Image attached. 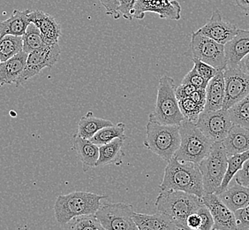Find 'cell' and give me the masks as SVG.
Segmentation results:
<instances>
[{
	"label": "cell",
	"mask_w": 249,
	"mask_h": 230,
	"mask_svg": "<svg viewBox=\"0 0 249 230\" xmlns=\"http://www.w3.org/2000/svg\"><path fill=\"white\" fill-rule=\"evenodd\" d=\"M133 217L139 230H186L179 228L169 217L160 212L156 214H144L134 211Z\"/></svg>",
	"instance_id": "ffe728a7"
},
{
	"label": "cell",
	"mask_w": 249,
	"mask_h": 230,
	"mask_svg": "<svg viewBox=\"0 0 249 230\" xmlns=\"http://www.w3.org/2000/svg\"><path fill=\"white\" fill-rule=\"evenodd\" d=\"M189 97L198 106L204 108L206 104V89H196Z\"/></svg>",
	"instance_id": "b9f144b4"
},
{
	"label": "cell",
	"mask_w": 249,
	"mask_h": 230,
	"mask_svg": "<svg viewBox=\"0 0 249 230\" xmlns=\"http://www.w3.org/2000/svg\"><path fill=\"white\" fill-rule=\"evenodd\" d=\"M119 3V12L124 19L132 20V12L134 9L136 0H118Z\"/></svg>",
	"instance_id": "74e56055"
},
{
	"label": "cell",
	"mask_w": 249,
	"mask_h": 230,
	"mask_svg": "<svg viewBox=\"0 0 249 230\" xmlns=\"http://www.w3.org/2000/svg\"></svg>",
	"instance_id": "bcb514c9"
},
{
	"label": "cell",
	"mask_w": 249,
	"mask_h": 230,
	"mask_svg": "<svg viewBox=\"0 0 249 230\" xmlns=\"http://www.w3.org/2000/svg\"><path fill=\"white\" fill-rule=\"evenodd\" d=\"M184 120L175 95L174 80L163 76L159 79L156 106L149 115V120L160 124L179 126Z\"/></svg>",
	"instance_id": "5b68a950"
},
{
	"label": "cell",
	"mask_w": 249,
	"mask_h": 230,
	"mask_svg": "<svg viewBox=\"0 0 249 230\" xmlns=\"http://www.w3.org/2000/svg\"><path fill=\"white\" fill-rule=\"evenodd\" d=\"M249 53V30L238 29L234 38L225 44L226 67H237Z\"/></svg>",
	"instance_id": "e0dca14e"
},
{
	"label": "cell",
	"mask_w": 249,
	"mask_h": 230,
	"mask_svg": "<svg viewBox=\"0 0 249 230\" xmlns=\"http://www.w3.org/2000/svg\"><path fill=\"white\" fill-rule=\"evenodd\" d=\"M180 144L179 126L163 125L149 120L143 145L164 161L174 158Z\"/></svg>",
	"instance_id": "277c9868"
},
{
	"label": "cell",
	"mask_w": 249,
	"mask_h": 230,
	"mask_svg": "<svg viewBox=\"0 0 249 230\" xmlns=\"http://www.w3.org/2000/svg\"><path fill=\"white\" fill-rule=\"evenodd\" d=\"M111 125L113 124L110 120L101 119L94 116L92 112H89L81 118L76 135L84 139H91L99 130Z\"/></svg>",
	"instance_id": "484cf974"
},
{
	"label": "cell",
	"mask_w": 249,
	"mask_h": 230,
	"mask_svg": "<svg viewBox=\"0 0 249 230\" xmlns=\"http://www.w3.org/2000/svg\"><path fill=\"white\" fill-rule=\"evenodd\" d=\"M124 140L116 138L108 144L99 146V157L96 161V167H105L110 164H120L124 156L122 151Z\"/></svg>",
	"instance_id": "d4e9b609"
},
{
	"label": "cell",
	"mask_w": 249,
	"mask_h": 230,
	"mask_svg": "<svg viewBox=\"0 0 249 230\" xmlns=\"http://www.w3.org/2000/svg\"><path fill=\"white\" fill-rule=\"evenodd\" d=\"M208 81H206L196 72V70L193 67L191 71L187 73V75L183 78L181 83H188L196 89H206L208 85Z\"/></svg>",
	"instance_id": "e575fe53"
},
{
	"label": "cell",
	"mask_w": 249,
	"mask_h": 230,
	"mask_svg": "<svg viewBox=\"0 0 249 230\" xmlns=\"http://www.w3.org/2000/svg\"><path fill=\"white\" fill-rule=\"evenodd\" d=\"M178 102L179 110L181 112L184 119L194 123H196L199 115L204 111V108L198 106L196 103L192 100L190 97L179 99Z\"/></svg>",
	"instance_id": "d6a6232c"
},
{
	"label": "cell",
	"mask_w": 249,
	"mask_h": 230,
	"mask_svg": "<svg viewBox=\"0 0 249 230\" xmlns=\"http://www.w3.org/2000/svg\"><path fill=\"white\" fill-rule=\"evenodd\" d=\"M225 99L224 70H218L216 76L208 82L206 88V104L204 111L220 110Z\"/></svg>",
	"instance_id": "d6986e66"
},
{
	"label": "cell",
	"mask_w": 249,
	"mask_h": 230,
	"mask_svg": "<svg viewBox=\"0 0 249 230\" xmlns=\"http://www.w3.org/2000/svg\"><path fill=\"white\" fill-rule=\"evenodd\" d=\"M197 128L213 144L222 143L232 127L227 110L203 111L197 120Z\"/></svg>",
	"instance_id": "30bf717a"
},
{
	"label": "cell",
	"mask_w": 249,
	"mask_h": 230,
	"mask_svg": "<svg viewBox=\"0 0 249 230\" xmlns=\"http://www.w3.org/2000/svg\"><path fill=\"white\" fill-rule=\"evenodd\" d=\"M192 60L194 62V68L202 78H204L208 82L211 81V79L216 76V73L218 72V70L215 67H212L207 63L202 62L197 58H192Z\"/></svg>",
	"instance_id": "836d02e7"
},
{
	"label": "cell",
	"mask_w": 249,
	"mask_h": 230,
	"mask_svg": "<svg viewBox=\"0 0 249 230\" xmlns=\"http://www.w3.org/2000/svg\"><path fill=\"white\" fill-rule=\"evenodd\" d=\"M28 53L21 51L5 62L0 63V87L6 84H16L24 71Z\"/></svg>",
	"instance_id": "ac0fdd59"
},
{
	"label": "cell",
	"mask_w": 249,
	"mask_h": 230,
	"mask_svg": "<svg viewBox=\"0 0 249 230\" xmlns=\"http://www.w3.org/2000/svg\"><path fill=\"white\" fill-rule=\"evenodd\" d=\"M225 77V99L222 109L228 110L236 103L243 99L249 93V76L240 67H226L224 70Z\"/></svg>",
	"instance_id": "7c38bea8"
},
{
	"label": "cell",
	"mask_w": 249,
	"mask_h": 230,
	"mask_svg": "<svg viewBox=\"0 0 249 230\" xmlns=\"http://www.w3.org/2000/svg\"><path fill=\"white\" fill-rule=\"evenodd\" d=\"M22 38L5 36L0 38V63L5 62L22 51Z\"/></svg>",
	"instance_id": "4dcf8cb0"
},
{
	"label": "cell",
	"mask_w": 249,
	"mask_h": 230,
	"mask_svg": "<svg viewBox=\"0 0 249 230\" xmlns=\"http://www.w3.org/2000/svg\"><path fill=\"white\" fill-rule=\"evenodd\" d=\"M235 3L241 9L249 12V0H235Z\"/></svg>",
	"instance_id": "f6af8a7d"
},
{
	"label": "cell",
	"mask_w": 249,
	"mask_h": 230,
	"mask_svg": "<svg viewBox=\"0 0 249 230\" xmlns=\"http://www.w3.org/2000/svg\"><path fill=\"white\" fill-rule=\"evenodd\" d=\"M201 226V218L197 212H194L187 217V227L188 230H199Z\"/></svg>",
	"instance_id": "7bdbcfd3"
},
{
	"label": "cell",
	"mask_w": 249,
	"mask_h": 230,
	"mask_svg": "<svg viewBox=\"0 0 249 230\" xmlns=\"http://www.w3.org/2000/svg\"><path fill=\"white\" fill-rule=\"evenodd\" d=\"M30 12L31 10L29 9L15 10L8 19L0 21V38L8 35L22 37L31 23L29 18Z\"/></svg>",
	"instance_id": "44dd1931"
},
{
	"label": "cell",
	"mask_w": 249,
	"mask_h": 230,
	"mask_svg": "<svg viewBox=\"0 0 249 230\" xmlns=\"http://www.w3.org/2000/svg\"><path fill=\"white\" fill-rule=\"evenodd\" d=\"M249 158V151L243 153L235 154L232 156L228 157V167L225 172V177L222 182L219 189L216 191V195L220 194L221 192H224L228 185L230 184L231 180L235 177L236 173L240 171L243 167L245 162Z\"/></svg>",
	"instance_id": "83f0119b"
},
{
	"label": "cell",
	"mask_w": 249,
	"mask_h": 230,
	"mask_svg": "<svg viewBox=\"0 0 249 230\" xmlns=\"http://www.w3.org/2000/svg\"><path fill=\"white\" fill-rule=\"evenodd\" d=\"M235 182L242 186L249 188V158L245 162L240 171L236 173Z\"/></svg>",
	"instance_id": "ab89813d"
},
{
	"label": "cell",
	"mask_w": 249,
	"mask_h": 230,
	"mask_svg": "<svg viewBox=\"0 0 249 230\" xmlns=\"http://www.w3.org/2000/svg\"><path fill=\"white\" fill-rule=\"evenodd\" d=\"M199 165L205 193H216L225 177L228 167V156L222 143H215L211 152Z\"/></svg>",
	"instance_id": "52a82bcc"
},
{
	"label": "cell",
	"mask_w": 249,
	"mask_h": 230,
	"mask_svg": "<svg viewBox=\"0 0 249 230\" xmlns=\"http://www.w3.org/2000/svg\"><path fill=\"white\" fill-rule=\"evenodd\" d=\"M159 189L161 192H187L201 198L204 195V190L199 165L172 158L164 169L163 181Z\"/></svg>",
	"instance_id": "6da1fadb"
},
{
	"label": "cell",
	"mask_w": 249,
	"mask_h": 230,
	"mask_svg": "<svg viewBox=\"0 0 249 230\" xmlns=\"http://www.w3.org/2000/svg\"><path fill=\"white\" fill-rule=\"evenodd\" d=\"M198 215L201 218V226L199 230H212L214 228V220L211 211L204 204L197 210Z\"/></svg>",
	"instance_id": "d590c367"
},
{
	"label": "cell",
	"mask_w": 249,
	"mask_h": 230,
	"mask_svg": "<svg viewBox=\"0 0 249 230\" xmlns=\"http://www.w3.org/2000/svg\"><path fill=\"white\" fill-rule=\"evenodd\" d=\"M73 149L82 163L83 171L96 168V161L99 157V146L93 144L89 139H84L74 135Z\"/></svg>",
	"instance_id": "cb8c5ba5"
},
{
	"label": "cell",
	"mask_w": 249,
	"mask_h": 230,
	"mask_svg": "<svg viewBox=\"0 0 249 230\" xmlns=\"http://www.w3.org/2000/svg\"><path fill=\"white\" fill-rule=\"evenodd\" d=\"M146 13H153L161 19L178 20L181 6L176 0H136L132 12L133 19H143Z\"/></svg>",
	"instance_id": "4fadbf2b"
},
{
	"label": "cell",
	"mask_w": 249,
	"mask_h": 230,
	"mask_svg": "<svg viewBox=\"0 0 249 230\" xmlns=\"http://www.w3.org/2000/svg\"><path fill=\"white\" fill-rule=\"evenodd\" d=\"M106 197L104 195L86 192L60 195L54 205L55 218L60 225H66L73 218L95 214L102 206L101 200Z\"/></svg>",
	"instance_id": "7a4b0ae2"
},
{
	"label": "cell",
	"mask_w": 249,
	"mask_h": 230,
	"mask_svg": "<svg viewBox=\"0 0 249 230\" xmlns=\"http://www.w3.org/2000/svg\"><path fill=\"white\" fill-rule=\"evenodd\" d=\"M196 90V88L188 83H180V85L175 89V95L178 100L187 98L191 96L192 93Z\"/></svg>",
	"instance_id": "60d3db41"
},
{
	"label": "cell",
	"mask_w": 249,
	"mask_h": 230,
	"mask_svg": "<svg viewBox=\"0 0 249 230\" xmlns=\"http://www.w3.org/2000/svg\"><path fill=\"white\" fill-rule=\"evenodd\" d=\"M134 209L124 203L102 205L95 213L106 230H139L134 221Z\"/></svg>",
	"instance_id": "ba28073f"
},
{
	"label": "cell",
	"mask_w": 249,
	"mask_h": 230,
	"mask_svg": "<svg viewBox=\"0 0 249 230\" xmlns=\"http://www.w3.org/2000/svg\"><path fill=\"white\" fill-rule=\"evenodd\" d=\"M227 112L232 125H238L249 130V93Z\"/></svg>",
	"instance_id": "f1b7e54d"
},
{
	"label": "cell",
	"mask_w": 249,
	"mask_h": 230,
	"mask_svg": "<svg viewBox=\"0 0 249 230\" xmlns=\"http://www.w3.org/2000/svg\"><path fill=\"white\" fill-rule=\"evenodd\" d=\"M225 206L234 211L249 205V188L242 186L238 182L228 185L225 191L217 195Z\"/></svg>",
	"instance_id": "603a6c76"
},
{
	"label": "cell",
	"mask_w": 249,
	"mask_h": 230,
	"mask_svg": "<svg viewBox=\"0 0 249 230\" xmlns=\"http://www.w3.org/2000/svg\"><path fill=\"white\" fill-rule=\"evenodd\" d=\"M101 5L106 10V15L112 16L115 19H120L121 15L119 12L118 0H99Z\"/></svg>",
	"instance_id": "f35d334b"
},
{
	"label": "cell",
	"mask_w": 249,
	"mask_h": 230,
	"mask_svg": "<svg viewBox=\"0 0 249 230\" xmlns=\"http://www.w3.org/2000/svg\"><path fill=\"white\" fill-rule=\"evenodd\" d=\"M238 67H240V69L242 72H244L246 75L249 76V53L240 60Z\"/></svg>",
	"instance_id": "ee69618b"
},
{
	"label": "cell",
	"mask_w": 249,
	"mask_h": 230,
	"mask_svg": "<svg viewBox=\"0 0 249 230\" xmlns=\"http://www.w3.org/2000/svg\"><path fill=\"white\" fill-rule=\"evenodd\" d=\"M69 223L70 230H106L95 214L79 216Z\"/></svg>",
	"instance_id": "1f68e13d"
},
{
	"label": "cell",
	"mask_w": 249,
	"mask_h": 230,
	"mask_svg": "<svg viewBox=\"0 0 249 230\" xmlns=\"http://www.w3.org/2000/svg\"><path fill=\"white\" fill-rule=\"evenodd\" d=\"M21 38L23 44L22 51L28 54L47 45L44 42L38 28L34 23H30L29 25L26 32Z\"/></svg>",
	"instance_id": "f546056e"
},
{
	"label": "cell",
	"mask_w": 249,
	"mask_h": 230,
	"mask_svg": "<svg viewBox=\"0 0 249 230\" xmlns=\"http://www.w3.org/2000/svg\"><path fill=\"white\" fill-rule=\"evenodd\" d=\"M60 53L61 51L58 43L53 45H46L43 48L29 53L24 71L19 77L15 85L19 86L29 79L38 75L43 68H50L54 66V64L58 62Z\"/></svg>",
	"instance_id": "8fae6325"
},
{
	"label": "cell",
	"mask_w": 249,
	"mask_h": 230,
	"mask_svg": "<svg viewBox=\"0 0 249 230\" xmlns=\"http://www.w3.org/2000/svg\"><path fill=\"white\" fill-rule=\"evenodd\" d=\"M124 130H125V124L123 122H119L117 124L103 128L92 137L91 139L89 140L93 144H96L98 146L108 144L116 138H120L124 141L126 138L124 134Z\"/></svg>",
	"instance_id": "4316f807"
},
{
	"label": "cell",
	"mask_w": 249,
	"mask_h": 230,
	"mask_svg": "<svg viewBox=\"0 0 249 230\" xmlns=\"http://www.w3.org/2000/svg\"><path fill=\"white\" fill-rule=\"evenodd\" d=\"M189 49L193 58L207 63L217 70H225L226 68L224 44L216 43V41L196 31L192 33Z\"/></svg>",
	"instance_id": "9c48e42d"
},
{
	"label": "cell",
	"mask_w": 249,
	"mask_h": 230,
	"mask_svg": "<svg viewBox=\"0 0 249 230\" xmlns=\"http://www.w3.org/2000/svg\"><path fill=\"white\" fill-rule=\"evenodd\" d=\"M222 144L228 157L246 153L249 151V130L238 125H232Z\"/></svg>",
	"instance_id": "7402d4cb"
},
{
	"label": "cell",
	"mask_w": 249,
	"mask_h": 230,
	"mask_svg": "<svg viewBox=\"0 0 249 230\" xmlns=\"http://www.w3.org/2000/svg\"><path fill=\"white\" fill-rule=\"evenodd\" d=\"M201 199L213 217V230H238L234 212L225 206L216 194L205 193Z\"/></svg>",
	"instance_id": "5bb4252c"
},
{
	"label": "cell",
	"mask_w": 249,
	"mask_h": 230,
	"mask_svg": "<svg viewBox=\"0 0 249 230\" xmlns=\"http://www.w3.org/2000/svg\"><path fill=\"white\" fill-rule=\"evenodd\" d=\"M180 144L174 158L179 161L199 164L211 152L213 143L196 123L184 120L179 125Z\"/></svg>",
	"instance_id": "8992f818"
},
{
	"label": "cell",
	"mask_w": 249,
	"mask_h": 230,
	"mask_svg": "<svg viewBox=\"0 0 249 230\" xmlns=\"http://www.w3.org/2000/svg\"><path fill=\"white\" fill-rule=\"evenodd\" d=\"M237 31L238 28L234 24L225 21L220 11L217 9L212 13L211 19L206 24L197 30V32L224 45L234 38Z\"/></svg>",
	"instance_id": "9a60e30c"
},
{
	"label": "cell",
	"mask_w": 249,
	"mask_h": 230,
	"mask_svg": "<svg viewBox=\"0 0 249 230\" xmlns=\"http://www.w3.org/2000/svg\"></svg>",
	"instance_id": "7dc6e473"
},
{
	"label": "cell",
	"mask_w": 249,
	"mask_h": 230,
	"mask_svg": "<svg viewBox=\"0 0 249 230\" xmlns=\"http://www.w3.org/2000/svg\"><path fill=\"white\" fill-rule=\"evenodd\" d=\"M203 205L201 197L178 191L161 192L155 206L160 213L169 217L179 228L188 230L187 219Z\"/></svg>",
	"instance_id": "3957f363"
},
{
	"label": "cell",
	"mask_w": 249,
	"mask_h": 230,
	"mask_svg": "<svg viewBox=\"0 0 249 230\" xmlns=\"http://www.w3.org/2000/svg\"><path fill=\"white\" fill-rule=\"evenodd\" d=\"M29 18L30 22L38 28L47 45L58 43L61 37V27L54 17L43 11L36 10L29 13Z\"/></svg>",
	"instance_id": "2e32d148"
},
{
	"label": "cell",
	"mask_w": 249,
	"mask_h": 230,
	"mask_svg": "<svg viewBox=\"0 0 249 230\" xmlns=\"http://www.w3.org/2000/svg\"><path fill=\"white\" fill-rule=\"evenodd\" d=\"M238 230H249V205L234 211Z\"/></svg>",
	"instance_id": "8d00e7d4"
}]
</instances>
